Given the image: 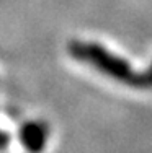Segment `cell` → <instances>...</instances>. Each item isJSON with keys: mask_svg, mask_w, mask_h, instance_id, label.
<instances>
[{"mask_svg": "<svg viewBox=\"0 0 152 153\" xmlns=\"http://www.w3.org/2000/svg\"><path fill=\"white\" fill-rule=\"evenodd\" d=\"M70 56L80 62H87L93 68H97L103 75L116 80L119 83H126L129 86L136 88H146V78L144 74L133 72L131 65L119 56L113 54L111 51H106L103 46L95 42H80L74 41L69 46Z\"/></svg>", "mask_w": 152, "mask_h": 153, "instance_id": "obj_1", "label": "cell"}, {"mask_svg": "<svg viewBox=\"0 0 152 153\" xmlns=\"http://www.w3.org/2000/svg\"><path fill=\"white\" fill-rule=\"evenodd\" d=\"M21 142L30 152H41L46 143V130L36 122H30L21 129Z\"/></svg>", "mask_w": 152, "mask_h": 153, "instance_id": "obj_2", "label": "cell"}, {"mask_svg": "<svg viewBox=\"0 0 152 153\" xmlns=\"http://www.w3.org/2000/svg\"><path fill=\"white\" fill-rule=\"evenodd\" d=\"M144 78H146V88H152V65L144 72Z\"/></svg>", "mask_w": 152, "mask_h": 153, "instance_id": "obj_3", "label": "cell"}]
</instances>
